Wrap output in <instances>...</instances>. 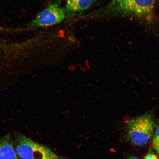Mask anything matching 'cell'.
<instances>
[{"mask_svg": "<svg viewBox=\"0 0 159 159\" xmlns=\"http://www.w3.org/2000/svg\"><path fill=\"white\" fill-rule=\"evenodd\" d=\"M9 135L0 139V159H18Z\"/></svg>", "mask_w": 159, "mask_h": 159, "instance_id": "obj_5", "label": "cell"}, {"mask_svg": "<svg viewBox=\"0 0 159 159\" xmlns=\"http://www.w3.org/2000/svg\"><path fill=\"white\" fill-rule=\"evenodd\" d=\"M16 152L22 159H62L49 148L22 135L18 136Z\"/></svg>", "mask_w": 159, "mask_h": 159, "instance_id": "obj_3", "label": "cell"}, {"mask_svg": "<svg viewBox=\"0 0 159 159\" xmlns=\"http://www.w3.org/2000/svg\"><path fill=\"white\" fill-rule=\"evenodd\" d=\"M144 159H159L157 156L152 151H150L145 156Z\"/></svg>", "mask_w": 159, "mask_h": 159, "instance_id": "obj_8", "label": "cell"}, {"mask_svg": "<svg viewBox=\"0 0 159 159\" xmlns=\"http://www.w3.org/2000/svg\"><path fill=\"white\" fill-rule=\"evenodd\" d=\"M127 129L129 140L135 146H142L150 141L155 132L153 113L148 112L129 120Z\"/></svg>", "mask_w": 159, "mask_h": 159, "instance_id": "obj_2", "label": "cell"}, {"mask_svg": "<svg viewBox=\"0 0 159 159\" xmlns=\"http://www.w3.org/2000/svg\"><path fill=\"white\" fill-rule=\"evenodd\" d=\"M159 0H111L104 7L89 14L88 18L120 17L136 20L149 28L158 21Z\"/></svg>", "mask_w": 159, "mask_h": 159, "instance_id": "obj_1", "label": "cell"}, {"mask_svg": "<svg viewBox=\"0 0 159 159\" xmlns=\"http://www.w3.org/2000/svg\"><path fill=\"white\" fill-rule=\"evenodd\" d=\"M55 1H65V0H55Z\"/></svg>", "mask_w": 159, "mask_h": 159, "instance_id": "obj_11", "label": "cell"}, {"mask_svg": "<svg viewBox=\"0 0 159 159\" xmlns=\"http://www.w3.org/2000/svg\"><path fill=\"white\" fill-rule=\"evenodd\" d=\"M3 48V45L0 44V52L2 51Z\"/></svg>", "mask_w": 159, "mask_h": 159, "instance_id": "obj_9", "label": "cell"}, {"mask_svg": "<svg viewBox=\"0 0 159 159\" xmlns=\"http://www.w3.org/2000/svg\"><path fill=\"white\" fill-rule=\"evenodd\" d=\"M152 146L157 153L159 155V123L154 132L152 141Z\"/></svg>", "mask_w": 159, "mask_h": 159, "instance_id": "obj_7", "label": "cell"}, {"mask_svg": "<svg viewBox=\"0 0 159 159\" xmlns=\"http://www.w3.org/2000/svg\"><path fill=\"white\" fill-rule=\"evenodd\" d=\"M127 159H139V158L136 157H129V158Z\"/></svg>", "mask_w": 159, "mask_h": 159, "instance_id": "obj_10", "label": "cell"}, {"mask_svg": "<svg viewBox=\"0 0 159 159\" xmlns=\"http://www.w3.org/2000/svg\"><path fill=\"white\" fill-rule=\"evenodd\" d=\"M66 15L65 9L57 4H52L39 12L29 24L27 29H34L57 24L63 20Z\"/></svg>", "mask_w": 159, "mask_h": 159, "instance_id": "obj_4", "label": "cell"}, {"mask_svg": "<svg viewBox=\"0 0 159 159\" xmlns=\"http://www.w3.org/2000/svg\"><path fill=\"white\" fill-rule=\"evenodd\" d=\"M98 0H67L65 10L69 14H73L89 8Z\"/></svg>", "mask_w": 159, "mask_h": 159, "instance_id": "obj_6", "label": "cell"}]
</instances>
